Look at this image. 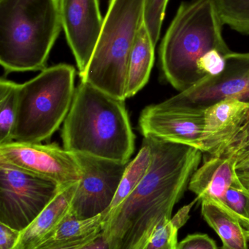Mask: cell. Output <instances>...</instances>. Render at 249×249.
I'll use <instances>...</instances> for the list:
<instances>
[{
  "instance_id": "cell-1",
  "label": "cell",
  "mask_w": 249,
  "mask_h": 249,
  "mask_svg": "<svg viewBox=\"0 0 249 249\" xmlns=\"http://www.w3.org/2000/svg\"><path fill=\"white\" fill-rule=\"evenodd\" d=\"M152 149L150 168L125 201L108 218L102 234L110 249H142L155 230L172 219L201 162L203 152L153 136H145Z\"/></svg>"
},
{
  "instance_id": "cell-2",
  "label": "cell",
  "mask_w": 249,
  "mask_h": 249,
  "mask_svg": "<svg viewBox=\"0 0 249 249\" xmlns=\"http://www.w3.org/2000/svg\"><path fill=\"white\" fill-rule=\"evenodd\" d=\"M64 148L118 162H130L134 150L124 100L80 80L61 132Z\"/></svg>"
},
{
  "instance_id": "cell-3",
  "label": "cell",
  "mask_w": 249,
  "mask_h": 249,
  "mask_svg": "<svg viewBox=\"0 0 249 249\" xmlns=\"http://www.w3.org/2000/svg\"><path fill=\"white\" fill-rule=\"evenodd\" d=\"M223 25L213 0H192L178 7L162 39L159 59L165 79L180 93L206 78L198 68L206 54L215 49L232 52Z\"/></svg>"
},
{
  "instance_id": "cell-4",
  "label": "cell",
  "mask_w": 249,
  "mask_h": 249,
  "mask_svg": "<svg viewBox=\"0 0 249 249\" xmlns=\"http://www.w3.org/2000/svg\"><path fill=\"white\" fill-rule=\"evenodd\" d=\"M61 29L60 0H0V64L4 71L45 70Z\"/></svg>"
},
{
  "instance_id": "cell-5",
  "label": "cell",
  "mask_w": 249,
  "mask_h": 249,
  "mask_svg": "<svg viewBox=\"0 0 249 249\" xmlns=\"http://www.w3.org/2000/svg\"><path fill=\"white\" fill-rule=\"evenodd\" d=\"M144 3L145 0H110L90 62L80 77L81 81L125 101L130 57L143 23Z\"/></svg>"
},
{
  "instance_id": "cell-6",
  "label": "cell",
  "mask_w": 249,
  "mask_h": 249,
  "mask_svg": "<svg viewBox=\"0 0 249 249\" xmlns=\"http://www.w3.org/2000/svg\"><path fill=\"white\" fill-rule=\"evenodd\" d=\"M76 70L59 64L19 84L13 142L40 143L65 120L74 98Z\"/></svg>"
},
{
  "instance_id": "cell-7",
  "label": "cell",
  "mask_w": 249,
  "mask_h": 249,
  "mask_svg": "<svg viewBox=\"0 0 249 249\" xmlns=\"http://www.w3.org/2000/svg\"><path fill=\"white\" fill-rule=\"evenodd\" d=\"M61 189L54 181L0 161V222L23 231Z\"/></svg>"
},
{
  "instance_id": "cell-8",
  "label": "cell",
  "mask_w": 249,
  "mask_h": 249,
  "mask_svg": "<svg viewBox=\"0 0 249 249\" xmlns=\"http://www.w3.org/2000/svg\"><path fill=\"white\" fill-rule=\"evenodd\" d=\"M76 154L81 170L70 213L76 219L95 217L108 210L130 162Z\"/></svg>"
},
{
  "instance_id": "cell-9",
  "label": "cell",
  "mask_w": 249,
  "mask_h": 249,
  "mask_svg": "<svg viewBox=\"0 0 249 249\" xmlns=\"http://www.w3.org/2000/svg\"><path fill=\"white\" fill-rule=\"evenodd\" d=\"M0 161L54 181L62 188L81 178L76 154L56 143L12 142L0 146Z\"/></svg>"
},
{
  "instance_id": "cell-10",
  "label": "cell",
  "mask_w": 249,
  "mask_h": 249,
  "mask_svg": "<svg viewBox=\"0 0 249 249\" xmlns=\"http://www.w3.org/2000/svg\"><path fill=\"white\" fill-rule=\"evenodd\" d=\"M228 99L249 103V53H230L225 70L165 101L168 105L206 110Z\"/></svg>"
},
{
  "instance_id": "cell-11",
  "label": "cell",
  "mask_w": 249,
  "mask_h": 249,
  "mask_svg": "<svg viewBox=\"0 0 249 249\" xmlns=\"http://www.w3.org/2000/svg\"><path fill=\"white\" fill-rule=\"evenodd\" d=\"M205 110L173 106L166 102L142 111L139 126L143 136H153L203 152Z\"/></svg>"
},
{
  "instance_id": "cell-12",
  "label": "cell",
  "mask_w": 249,
  "mask_h": 249,
  "mask_svg": "<svg viewBox=\"0 0 249 249\" xmlns=\"http://www.w3.org/2000/svg\"><path fill=\"white\" fill-rule=\"evenodd\" d=\"M60 13L62 29L81 77L87 70L103 25L99 0H60Z\"/></svg>"
},
{
  "instance_id": "cell-13",
  "label": "cell",
  "mask_w": 249,
  "mask_h": 249,
  "mask_svg": "<svg viewBox=\"0 0 249 249\" xmlns=\"http://www.w3.org/2000/svg\"><path fill=\"white\" fill-rule=\"evenodd\" d=\"M249 119V103L235 99L218 102L205 110L203 152L214 157Z\"/></svg>"
},
{
  "instance_id": "cell-14",
  "label": "cell",
  "mask_w": 249,
  "mask_h": 249,
  "mask_svg": "<svg viewBox=\"0 0 249 249\" xmlns=\"http://www.w3.org/2000/svg\"><path fill=\"white\" fill-rule=\"evenodd\" d=\"M236 164L226 158L210 157L193 174L189 190L197 195L198 200H219L230 187L246 189L238 178Z\"/></svg>"
},
{
  "instance_id": "cell-15",
  "label": "cell",
  "mask_w": 249,
  "mask_h": 249,
  "mask_svg": "<svg viewBox=\"0 0 249 249\" xmlns=\"http://www.w3.org/2000/svg\"><path fill=\"white\" fill-rule=\"evenodd\" d=\"M78 182L61 189L51 203L26 227L13 249H35L46 241L67 213Z\"/></svg>"
},
{
  "instance_id": "cell-16",
  "label": "cell",
  "mask_w": 249,
  "mask_h": 249,
  "mask_svg": "<svg viewBox=\"0 0 249 249\" xmlns=\"http://www.w3.org/2000/svg\"><path fill=\"white\" fill-rule=\"evenodd\" d=\"M200 201L203 219L222 240L220 249H249L245 228L232 212L219 200L206 198Z\"/></svg>"
},
{
  "instance_id": "cell-17",
  "label": "cell",
  "mask_w": 249,
  "mask_h": 249,
  "mask_svg": "<svg viewBox=\"0 0 249 249\" xmlns=\"http://www.w3.org/2000/svg\"><path fill=\"white\" fill-rule=\"evenodd\" d=\"M155 47L143 23L130 57L127 99L133 97L147 84L154 62Z\"/></svg>"
},
{
  "instance_id": "cell-18",
  "label": "cell",
  "mask_w": 249,
  "mask_h": 249,
  "mask_svg": "<svg viewBox=\"0 0 249 249\" xmlns=\"http://www.w3.org/2000/svg\"><path fill=\"white\" fill-rule=\"evenodd\" d=\"M152 154L150 144L143 139V145L133 160L130 161L123 175L115 197L108 210L103 212L105 220L125 201L143 179L150 168Z\"/></svg>"
},
{
  "instance_id": "cell-19",
  "label": "cell",
  "mask_w": 249,
  "mask_h": 249,
  "mask_svg": "<svg viewBox=\"0 0 249 249\" xmlns=\"http://www.w3.org/2000/svg\"><path fill=\"white\" fill-rule=\"evenodd\" d=\"M19 84L1 78L0 81V146L13 142Z\"/></svg>"
},
{
  "instance_id": "cell-20",
  "label": "cell",
  "mask_w": 249,
  "mask_h": 249,
  "mask_svg": "<svg viewBox=\"0 0 249 249\" xmlns=\"http://www.w3.org/2000/svg\"><path fill=\"white\" fill-rule=\"evenodd\" d=\"M105 220V215L104 213L95 217L78 219L72 216L69 212L64 220L53 232L52 235L39 246L80 238L95 232H101L102 231V226Z\"/></svg>"
},
{
  "instance_id": "cell-21",
  "label": "cell",
  "mask_w": 249,
  "mask_h": 249,
  "mask_svg": "<svg viewBox=\"0 0 249 249\" xmlns=\"http://www.w3.org/2000/svg\"><path fill=\"white\" fill-rule=\"evenodd\" d=\"M224 25L249 35V0H213Z\"/></svg>"
},
{
  "instance_id": "cell-22",
  "label": "cell",
  "mask_w": 249,
  "mask_h": 249,
  "mask_svg": "<svg viewBox=\"0 0 249 249\" xmlns=\"http://www.w3.org/2000/svg\"><path fill=\"white\" fill-rule=\"evenodd\" d=\"M168 1L169 0H145L143 23L155 46L160 37Z\"/></svg>"
},
{
  "instance_id": "cell-23",
  "label": "cell",
  "mask_w": 249,
  "mask_h": 249,
  "mask_svg": "<svg viewBox=\"0 0 249 249\" xmlns=\"http://www.w3.org/2000/svg\"><path fill=\"white\" fill-rule=\"evenodd\" d=\"M216 200V199H215ZM219 201L239 219L244 228L249 227V192L232 187Z\"/></svg>"
},
{
  "instance_id": "cell-24",
  "label": "cell",
  "mask_w": 249,
  "mask_h": 249,
  "mask_svg": "<svg viewBox=\"0 0 249 249\" xmlns=\"http://www.w3.org/2000/svg\"><path fill=\"white\" fill-rule=\"evenodd\" d=\"M214 157L228 158L236 165L249 158V119Z\"/></svg>"
},
{
  "instance_id": "cell-25",
  "label": "cell",
  "mask_w": 249,
  "mask_h": 249,
  "mask_svg": "<svg viewBox=\"0 0 249 249\" xmlns=\"http://www.w3.org/2000/svg\"><path fill=\"white\" fill-rule=\"evenodd\" d=\"M179 228L168 220L159 225L142 249H177Z\"/></svg>"
},
{
  "instance_id": "cell-26",
  "label": "cell",
  "mask_w": 249,
  "mask_h": 249,
  "mask_svg": "<svg viewBox=\"0 0 249 249\" xmlns=\"http://www.w3.org/2000/svg\"><path fill=\"white\" fill-rule=\"evenodd\" d=\"M228 54L217 49L211 51L199 61V70L206 77L219 75L225 70Z\"/></svg>"
},
{
  "instance_id": "cell-27",
  "label": "cell",
  "mask_w": 249,
  "mask_h": 249,
  "mask_svg": "<svg viewBox=\"0 0 249 249\" xmlns=\"http://www.w3.org/2000/svg\"><path fill=\"white\" fill-rule=\"evenodd\" d=\"M177 249H219L216 242L206 234L195 233L187 235L180 241Z\"/></svg>"
},
{
  "instance_id": "cell-28",
  "label": "cell",
  "mask_w": 249,
  "mask_h": 249,
  "mask_svg": "<svg viewBox=\"0 0 249 249\" xmlns=\"http://www.w3.org/2000/svg\"><path fill=\"white\" fill-rule=\"evenodd\" d=\"M101 232H95L80 238L58 241V242L51 243L46 245H41L35 249H80L91 241H93Z\"/></svg>"
},
{
  "instance_id": "cell-29",
  "label": "cell",
  "mask_w": 249,
  "mask_h": 249,
  "mask_svg": "<svg viewBox=\"0 0 249 249\" xmlns=\"http://www.w3.org/2000/svg\"><path fill=\"white\" fill-rule=\"evenodd\" d=\"M20 231L0 222V249H13L20 236Z\"/></svg>"
},
{
  "instance_id": "cell-30",
  "label": "cell",
  "mask_w": 249,
  "mask_h": 249,
  "mask_svg": "<svg viewBox=\"0 0 249 249\" xmlns=\"http://www.w3.org/2000/svg\"><path fill=\"white\" fill-rule=\"evenodd\" d=\"M197 200H198V199H197V197L194 201L192 202L190 204L184 206V207L181 208V209L172 216L171 220L172 221V222H173L179 229H181V228L187 223L189 219H190V211H191L192 208L193 207L194 203H195L196 201H197Z\"/></svg>"
},
{
  "instance_id": "cell-31",
  "label": "cell",
  "mask_w": 249,
  "mask_h": 249,
  "mask_svg": "<svg viewBox=\"0 0 249 249\" xmlns=\"http://www.w3.org/2000/svg\"><path fill=\"white\" fill-rule=\"evenodd\" d=\"M80 249H110V244L101 232L96 238Z\"/></svg>"
},
{
  "instance_id": "cell-32",
  "label": "cell",
  "mask_w": 249,
  "mask_h": 249,
  "mask_svg": "<svg viewBox=\"0 0 249 249\" xmlns=\"http://www.w3.org/2000/svg\"><path fill=\"white\" fill-rule=\"evenodd\" d=\"M235 168L238 177H249V158L237 164Z\"/></svg>"
},
{
  "instance_id": "cell-33",
  "label": "cell",
  "mask_w": 249,
  "mask_h": 249,
  "mask_svg": "<svg viewBox=\"0 0 249 249\" xmlns=\"http://www.w3.org/2000/svg\"><path fill=\"white\" fill-rule=\"evenodd\" d=\"M238 178L244 187L249 192V177H238Z\"/></svg>"
},
{
  "instance_id": "cell-34",
  "label": "cell",
  "mask_w": 249,
  "mask_h": 249,
  "mask_svg": "<svg viewBox=\"0 0 249 249\" xmlns=\"http://www.w3.org/2000/svg\"><path fill=\"white\" fill-rule=\"evenodd\" d=\"M246 234H247V239L249 242V228H246Z\"/></svg>"
}]
</instances>
